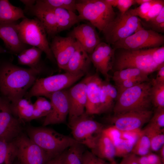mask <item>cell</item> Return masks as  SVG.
<instances>
[{
	"label": "cell",
	"mask_w": 164,
	"mask_h": 164,
	"mask_svg": "<svg viewBox=\"0 0 164 164\" xmlns=\"http://www.w3.org/2000/svg\"><path fill=\"white\" fill-rule=\"evenodd\" d=\"M42 72L18 66L9 61L0 64V92L13 103L23 98Z\"/></svg>",
	"instance_id": "1"
},
{
	"label": "cell",
	"mask_w": 164,
	"mask_h": 164,
	"mask_svg": "<svg viewBox=\"0 0 164 164\" xmlns=\"http://www.w3.org/2000/svg\"><path fill=\"white\" fill-rule=\"evenodd\" d=\"M27 132L29 137L46 153L50 159L78 143L73 137L47 128L31 127L28 129Z\"/></svg>",
	"instance_id": "2"
},
{
	"label": "cell",
	"mask_w": 164,
	"mask_h": 164,
	"mask_svg": "<svg viewBox=\"0 0 164 164\" xmlns=\"http://www.w3.org/2000/svg\"><path fill=\"white\" fill-rule=\"evenodd\" d=\"M151 86L150 80L123 91L117 96L113 109L114 114L131 111L150 110Z\"/></svg>",
	"instance_id": "3"
},
{
	"label": "cell",
	"mask_w": 164,
	"mask_h": 164,
	"mask_svg": "<svg viewBox=\"0 0 164 164\" xmlns=\"http://www.w3.org/2000/svg\"><path fill=\"white\" fill-rule=\"evenodd\" d=\"M76 9L82 20H87L102 31L116 16L113 7L106 0H76Z\"/></svg>",
	"instance_id": "4"
},
{
	"label": "cell",
	"mask_w": 164,
	"mask_h": 164,
	"mask_svg": "<svg viewBox=\"0 0 164 164\" xmlns=\"http://www.w3.org/2000/svg\"><path fill=\"white\" fill-rule=\"evenodd\" d=\"M17 26L19 36L22 43L39 48L45 53L47 59L56 63L47 39L46 31L38 19L26 17L18 23Z\"/></svg>",
	"instance_id": "5"
},
{
	"label": "cell",
	"mask_w": 164,
	"mask_h": 164,
	"mask_svg": "<svg viewBox=\"0 0 164 164\" xmlns=\"http://www.w3.org/2000/svg\"><path fill=\"white\" fill-rule=\"evenodd\" d=\"M143 28L141 19L128 10L115 16L102 32L106 43L111 45Z\"/></svg>",
	"instance_id": "6"
},
{
	"label": "cell",
	"mask_w": 164,
	"mask_h": 164,
	"mask_svg": "<svg viewBox=\"0 0 164 164\" xmlns=\"http://www.w3.org/2000/svg\"><path fill=\"white\" fill-rule=\"evenodd\" d=\"M82 74H74L67 72L37 79L25 94V98L44 96L70 87L83 77Z\"/></svg>",
	"instance_id": "7"
},
{
	"label": "cell",
	"mask_w": 164,
	"mask_h": 164,
	"mask_svg": "<svg viewBox=\"0 0 164 164\" xmlns=\"http://www.w3.org/2000/svg\"><path fill=\"white\" fill-rule=\"evenodd\" d=\"M85 112L69 121L73 138L91 150L104 129L103 125L94 120Z\"/></svg>",
	"instance_id": "8"
},
{
	"label": "cell",
	"mask_w": 164,
	"mask_h": 164,
	"mask_svg": "<svg viewBox=\"0 0 164 164\" xmlns=\"http://www.w3.org/2000/svg\"><path fill=\"white\" fill-rule=\"evenodd\" d=\"M119 49L120 50L117 56L115 55L113 67L115 71L127 68H135L139 69L149 74L157 71L161 67L158 66L153 62L145 49L139 50Z\"/></svg>",
	"instance_id": "9"
},
{
	"label": "cell",
	"mask_w": 164,
	"mask_h": 164,
	"mask_svg": "<svg viewBox=\"0 0 164 164\" xmlns=\"http://www.w3.org/2000/svg\"><path fill=\"white\" fill-rule=\"evenodd\" d=\"M164 43L163 35L143 28L127 37L118 41L112 46L115 50H139L161 46Z\"/></svg>",
	"instance_id": "10"
},
{
	"label": "cell",
	"mask_w": 164,
	"mask_h": 164,
	"mask_svg": "<svg viewBox=\"0 0 164 164\" xmlns=\"http://www.w3.org/2000/svg\"><path fill=\"white\" fill-rule=\"evenodd\" d=\"M12 141L20 164H45L50 160L46 153L25 135L20 134Z\"/></svg>",
	"instance_id": "11"
},
{
	"label": "cell",
	"mask_w": 164,
	"mask_h": 164,
	"mask_svg": "<svg viewBox=\"0 0 164 164\" xmlns=\"http://www.w3.org/2000/svg\"><path fill=\"white\" fill-rule=\"evenodd\" d=\"M10 101L4 96L0 97V140L11 142L20 134L22 123L13 115Z\"/></svg>",
	"instance_id": "12"
},
{
	"label": "cell",
	"mask_w": 164,
	"mask_h": 164,
	"mask_svg": "<svg viewBox=\"0 0 164 164\" xmlns=\"http://www.w3.org/2000/svg\"><path fill=\"white\" fill-rule=\"evenodd\" d=\"M153 112L150 110L131 111L114 115L108 118L113 125L121 131L141 129L148 122Z\"/></svg>",
	"instance_id": "13"
},
{
	"label": "cell",
	"mask_w": 164,
	"mask_h": 164,
	"mask_svg": "<svg viewBox=\"0 0 164 164\" xmlns=\"http://www.w3.org/2000/svg\"><path fill=\"white\" fill-rule=\"evenodd\" d=\"M46 97L50 100L52 109L45 117L43 125L45 126L65 123L69 110L67 90H63L52 93Z\"/></svg>",
	"instance_id": "14"
},
{
	"label": "cell",
	"mask_w": 164,
	"mask_h": 164,
	"mask_svg": "<svg viewBox=\"0 0 164 164\" xmlns=\"http://www.w3.org/2000/svg\"><path fill=\"white\" fill-rule=\"evenodd\" d=\"M116 50L106 43L101 42L95 48L89 56L96 70L109 81V72L113 66Z\"/></svg>",
	"instance_id": "15"
},
{
	"label": "cell",
	"mask_w": 164,
	"mask_h": 164,
	"mask_svg": "<svg viewBox=\"0 0 164 164\" xmlns=\"http://www.w3.org/2000/svg\"><path fill=\"white\" fill-rule=\"evenodd\" d=\"M78 43L73 37L56 35L50 47L59 67L64 70L77 47Z\"/></svg>",
	"instance_id": "16"
},
{
	"label": "cell",
	"mask_w": 164,
	"mask_h": 164,
	"mask_svg": "<svg viewBox=\"0 0 164 164\" xmlns=\"http://www.w3.org/2000/svg\"><path fill=\"white\" fill-rule=\"evenodd\" d=\"M87 77L67 90L69 106V121L85 113L87 103Z\"/></svg>",
	"instance_id": "17"
},
{
	"label": "cell",
	"mask_w": 164,
	"mask_h": 164,
	"mask_svg": "<svg viewBox=\"0 0 164 164\" xmlns=\"http://www.w3.org/2000/svg\"><path fill=\"white\" fill-rule=\"evenodd\" d=\"M96 28L90 23H83L75 27L68 36L74 38L90 54L101 42Z\"/></svg>",
	"instance_id": "18"
},
{
	"label": "cell",
	"mask_w": 164,
	"mask_h": 164,
	"mask_svg": "<svg viewBox=\"0 0 164 164\" xmlns=\"http://www.w3.org/2000/svg\"><path fill=\"white\" fill-rule=\"evenodd\" d=\"M87 77V103L85 112L90 115L100 114V92L103 80L97 74Z\"/></svg>",
	"instance_id": "19"
},
{
	"label": "cell",
	"mask_w": 164,
	"mask_h": 164,
	"mask_svg": "<svg viewBox=\"0 0 164 164\" xmlns=\"http://www.w3.org/2000/svg\"><path fill=\"white\" fill-rule=\"evenodd\" d=\"M16 22L0 24V38L6 48L15 54H19L28 48V45L20 40Z\"/></svg>",
	"instance_id": "20"
},
{
	"label": "cell",
	"mask_w": 164,
	"mask_h": 164,
	"mask_svg": "<svg viewBox=\"0 0 164 164\" xmlns=\"http://www.w3.org/2000/svg\"><path fill=\"white\" fill-rule=\"evenodd\" d=\"M91 63L89 54L78 43L75 51L64 70L73 74L84 75L89 72Z\"/></svg>",
	"instance_id": "21"
},
{
	"label": "cell",
	"mask_w": 164,
	"mask_h": 164,
	"mask_svg": "<svg viewBox=\"0 0 164 164\" xmlns=\"http://www.w3.org/2000/svg\"><path fill=\"white\" fill-rule=\"evenodd\" d=\"M26 8L41 22L48 35L53 37L58 33L56 17L52 9L36 4Z\"/></svg>",
	"instance_id": "22"
},
{
	"label": "cell",
	"mask_w": 164,
	"mask_h": 164,
	"mask_svg": "<svg viewBox=\"0 0 164 164\" xmlns=\"http://www.w3.org/2000/svg\"><path fill=\"white\" fill-rule=\"evenodd\" d=\"M91 152L98 157L110 163L117 164L115 160V147L110 140L102 132L94 147Z\"/></svg>",
	"instance_id": "23"
},
{
	"label": "cell",
	"mask_w": 164,
	"mask_h": 164,
	"mask_svg": "<svg viewBox=\"0 0 164 164\" xmlns=\"http://www.w3.org/2000/svg\"><path fill=\"white\" fill-rule=\"evenodd\" d=\"M118 96L117 89L108 81H103L101 87L100 114L113 109Z\"/></svg>",
	"instance_id": "24"
},
{
	"label": "cell",
	"mask_w": 164,
	"mask_h": 164,
	"mask_svg": "<svg viewBox=\"0 0 164 164\" xmlns=\"http://www.w3.org/2000/svg\"><path fill=\"white\" fill-rule=\"evenodd\" d=\"M43 52L40 49L34 46L25 49L18 54V63L42 72L43 68L41 63V57Z\"/></svg>",
	"instance_id": "25"
},
{
	"label": "cell",
	"mask_w": 164,
	"mask_h": 164,
	"mask_svg": "<svg viewBox=\"0 0 164 164\" xmlns=\"http://www.w3.org/2000/svg\"><path fill=\"white\" fill-rule=\"evenodd\" d=\"M10 108L13 116L22 123L32 120L33 105L30 99L23 98L10 102Z\"/></svg>",
	"instance_id": "26"
},
{
	"label": "cell",
	"mask_w": 164,
	"mask_h": 164,
	"mask_svg": "<svg viewBox=\"0 0 164 164\" xmlns=\"http://www.w3.org/2000/svg\"><path fill=\"white\" fill-rule=\"evenodd\" d=\"M52 9L56 17L58 33L70 29L82 21L78 15L72 11L61 8Z\"/></svg>",
	"instance_id": "27"
},
{
	"label": "cell",
	"mask_w": 164,
	"mask_h": 164,
	"mask_svg": "<svg viewBox=\"0 0 164 164\" xmlns=\"http://www.w3.org/2000/svg\"><path fill=\"white\" fill-rule=\"evenodd\" d=\"M26 18L22 9L13 5L8 0H0V24L15 22Z\"/></svg>",
	"instance_id": "28"
},
{
	"label": "cell",
	"mask_w": 164,
	"mask_h": 164,
	"mask_svg": "<svg viewBox=\"0 0 164 164\" xmlns=\"http://www.w3.org/2000/svg\"><path fill=\"white\" fill-rule=\"evenodd\" d=\"M142 131L149 138L151 151H159L164 145V129H160L148 123Z\"/></svg>",
	"instance_id": "29"
},
{
	"label": "cell",
	"mask_w": 164,
	"mask_h": 164,
	"mask_svg": "<svg viewBox=\"0 0 164 164\" xmlns=\"http://www.w3.org/2000/svg\"><path fill=\"white\" fill-rule=\"evenodd\" d=\"M85 151L84 145L79 143L70 146L65 151L63 164H83Z\"/></svg>",
	"instance_id": "30"
},
{
	"label": "cell",
	"mask_w": 164,
	"mask_h": 164,
	"mask_svg": "<svg viewBox=\"0 0 164 164\" xmlns=\"http://www.w3.org/2000/svg\"><path fill=\"white\" fill-rule=\"evenodd\" d=\"M16 158L15 149L12 141L0 140V164H14Z\"/></svg>",
	"instance_id": "31"
},
{
	"label": "cell",
	"mask_w": 164,
	"mask_h": 164,
	"mask_svg": "<svg viewBox=\"0 0 164 164\" xmlns=\"http://www.w3.org/2000/svg\"><path fill=\"white\" fill-rule=\"evenodd\" d=\"M149 75L138 69L127 68L115 71L111 77L116 85L126 80Z\"/></svg>",
	"instance_id": "32"
},
{
	"label": "cell",
	"mask_w": 164,
	"mask_h": 164,
	"mask_svg": "<svg viewBox=\"0 0 164 164\" xmlns=\"http://www.w3.org/2000/svg\"><path fill=\"white\" fill-rule=\"evenodd\" d=\"M36 4L51 9H64L75 13L76 11L75 0H38Z\"/></svg>",
	"instance_id": "33"
},
{
	"label": "cell",
	"mask_w": 164,
	"mask_h": 164,
	"mask_svg": "<svg viewBox=\"0 0 164 164\" xmlns=\"http://www.w3.org/2000/svg\"><path fill=\"white\" fill-rule=\"evenodd\" d=\"M150 95L152 104L156 108H164V83L151 80Z\"/></svg>",
	"instance_id": "34"
},
{
	"label": "cell",
	"mask_w": 164,
	"mask_h": 164,
	"mask_svg": "<svg viewBox=\"0 0 164 164\" xmlns=\"http://www.w3.org/2000/svg\"><path fill=\"white\" fill-rule=\"evenodd\" d=\"M33 105V112L32 120L46 117L51 112L52 106L50 101L42 96L37 97Z\"/></svg>",
	"instance_id": "35"
},
{
	"label": "cell",
	"mask_w": 164,
	"mask_h": 164,
	"mask_svg": "<svg viewBox=\"0 0 164 164\" xmlns=\"http://www.w3.org/2000/svg\"><path fill=\"white\" fill-rule=\"evenodd\" d=\"M150 140L148 136L142 130V133L135 144L132 153L136 155H146L151 152Z\"/></svg>",
	"instance_id": "36"
},
{
	"label": "cell",
	"mask_w": 164,
	"mask_h": 164,
	"mask_svg": "<svg viewBox=\"0 0 164 164\" xmlns=\"http://www.w3.org/2000/svg\"><path fill=\"white\" fill-rule=\"evenodd\" d=\"M142 25L149 28L150 29L158 33L164 32V7L160 13L154 18L148 21L143 22Z\"/></svg>",
	"instance_id": "37"
},
{
	"label": "cell",
	"mask_w": 164,
	"mask_h": 164,
	"mask_svg": "<svg viewBox=\"0 0 164 164\" xmlns=\"http://www.w3.org/2000/svg\"><path fill=\"white\" fill-rule=\"evenodd\" d=\"M150 80L148 76L134 78L124 81L115 85L118 91V96L124 90L144 82Z\"/></svg>",
	"instance_id": "38"
},
{
	"label": "cell",
	"mask_w": 164,
	"mask_h": 164,
	"mask_svg": "<svg viewBox=\"0 0 164 164\" xmlns=\"http://www.w3.org/2000/svg\"><path fill=\"white\" fill-rule=\"evenodd\" d=\"M134 144L122 139L114 145L115 157L122 158L132 153Z\"/></svg>",
	"instance_id": "39"
},
{
	"label": "cell",
	"mask_w": 164,
	"mask_h": 164,
	"mask_svg": "<svg viewBox=\"0 0 164 164\" xmlns=\"http://www.w3.org/2000/svg\"><path fill=\"white\" fill-rule=\"evenodd\" d=\"M153 62L160 67L164 65V47L161 46L145 49Z\"/></svg>",
	"instance_id": "40"
},
{
	"label": "cell",
	"mask_w": 164,
	"mask_h": 164,
	"mask_svg": "<svg viewBox=\"0 0 164 164\" xmlns=\"http://www.w3.org/2000/svg\"><path fill=\"white\" fill-rule=\"evenodd\" d=\"M102 133L110 140L114 146L122 139V131L113 125L104 128Z\"/></svg>",
	"instance_id": "41"
},
{
	"label": "cell",
	"mask_w": 164,
	"mask_h": 164,
	"mask_svg": "<svg viewBox=\"0 0 164 164\" xmlns=\"http://www.w3.org/2000/svg\"><path fill=\"white\" fill-rule=\"evenodd\" d=\"M113 7H117L120 13L126 12L132 5L136 4L135 0H106Z\"/></svg>",
	"instance_id": "42"
},
{
	"label": "cell",
	"mask_w": 164,
	"mask_h": 164,
	"mask_svg": "<svg viewBox=\"0 0 164 164\" xmlns=\"http://www.w3.org/2000/svg\"><path fill=\"white\" fill-rule=\"evenodd\" d=\"M156 1L149 0L148 2L140 5L139 7L134 9H129L128 11L132 15L142 19Z\"/></svg>",
	"instance_id": "43"
},
{
	"label": "cell",
	"mask_w": 164,
	"mask_h": 164,
	"mask_svg": "<svg viewBox=\"0 0 164 164\" xmlns=\"http://www.w3.org/2000/svg\"><path fill=\"white\" fill-rule=\"evenodd\" d=\"M149 123L160 129H164V108H156Z\"/></svg>",
	"instance_id": "44"
},
{
	"label": "cell",
	"mask_w": 164,
	"mask_h": 164,
	"mask_svg": "<svg viewBox=\"0 0 164 164\" xmlns=\"http://www.w3.org/2000/svg\"><path fill=\"white\" fill-rule=\"evenodd\" d=\"M82 162L83 164H114L98 157L88 150H85L83 154Z\"/></svg>",
	"instance_id": "45"
},
{
	"label": "cell",
	"mask_w": 164,
	"mask_h": 164,
	"mask_svg": "<svg viewBox=\"0 0 164 164\" xmlns=\"http://www.w3.org/2000/svg\"><path fill=\"white\" fill-rule=\"evenodd\" d=\"M164 7V1L157 0L142 19L148 21L154 18L160 13Z\"/></svg>",
	"instance_id": "46"
},
{
	"label": "cell",
	"mask_w": 164,
	"mask_h": 164,
	"mask_svg": "<svg viewBox=\"0 0 164 164\" xmlns=\"http://www.w3.org/2000/svg\"><path fill=\"white\" fill-rule=\"evenodd\" d=\"M141 133V129L122 131V139L128 140L135 144Z\"/></svg>",
	"instance_id": "47"
},
{
	"label": "cell",
	"mask_w": 164,
	"mask_h": 164,
	"mask_svg": "<svg viewBox=\"0 0 164 164\" xmlns=\"http://www.w3.org/2000/svg\"><path fill=\"white\" fill-rule=\"evenodd\" d=\"M119 164H138L137 156L131 153L123 157Z\"/></svg>",
	"instance_id": "48"
},
{
	"label": "cell",
	"mask_w": 164,
	"mask_h": 164,
	"mask_svg": "<svg viewBox=\"0 0 164 164\" xmlns=\"http://www.w3.org/2000/svg\"><path fill=\"white\" fill-rule=\"evenodd\" d=\"M147 156L149 164H163L159 156L155 153L150 152Z\"/></svg>",
	"instance_id": "49"
},
{
	"label": "cell",
	"mask_w": 164,
	"mask_h": 164,
	"mask_svg": "<svg viewBox=\"0 0 164 164\" xmlns=\"http://www.w3.org/2000/svg\"><path fill=\"white\" fill-rule=\"evenodd\" d=\"M65 151L61 154L49 160L45 164H63Z\"/></svg>",
	"instance_id": "50"
},
{
	"label": "cell",
	"mask_w": 164,
	"mask_h": 164,
	"mask_svg": "<svg viewBox=\"0 0 164 164\" xmlns=\"http://www.w3.org/2000/svg\"><path fill=\"white\" fill-rule=\"evenodd\" d=\"M156 77L154 80L159 83H164V65L160 67L157 70Z\"/></svg>",
	"instance_id": "51"
},
{
	"label": "cell",
	"mask_w": 164,
	"mask_h": 164,
	"mask_svg": "<svg viewBox=\"0 0 164 164\" xmlns=\"http://www.w3.org/2000/svg\"><path fill=\"white\" fill-rule=\"evenodd\" d=\"M20 1L25 5L26 8H27L34 5L36 4V0H21Z\"/></svg>",
	"instance_id": "52"
},
{
	"label": "cell",
	"mask_w": 164,
	"mask_h": 164,
	"mask_svg": "<svg viewBox=\"0 0 164 164\" xmlns=\"http://www.w3.org/2000/svg\"><path fill=\"white\" fill-rule=\"evenodd\" d=\"M138 164H149L146 155L137 156Z\"/></svg>",
	"instance_id": "53"
},
{
	"label": "cell",
	"mask_w": 164,
	"mask_h": 164,
	"mask_svg": "<svg viewBox=\"0 0 164 164\" xmlns=\"http://www.w3.org/2000/svg\"><path fill=\"white\" fill-rule=\"evenodd\" d=\"M160 158L163 163L164 162V145H163L159 151Z\"/></svg>",
	"instance_id": "54"
},
{
	"label": "cell",
	"mask_w": 164,
	"mask_h": 164,
	"mask_svg": "<svg viewBox=\"0 0 164 164\" xmlns=\"http://www.w3.org/2000/svg\"><path fill=\"white\" fill-rule=\"evenodd\" d=\"M149 1V0H135L136 4L140 5L148 2Z\"/></svg>",
	"instance_id": "55"
},
{
	"label": "cell",
	"mask_w": 164,
	"mask_h": 164,
	"mask_svg": "<svg viewBox=\"0 0 164 164\" xmlns=\"http://www.w3.org/2000/svg\"><path fill=\"white\" fill-rule=\"evenodd\" d=\"M6 50L2 47L0 46V54L6 52Z\"/></svg>",
	"instance_id": "56"
},
{
	"label": "cell",
	"mask_w": 164,
	"mask_h": 164,
	"mask_svg": "<svg viewBox=\"0 0 164 164\" xmlns=\"http://www.w3.org/2000/svg\"><path fill=\"white\" fill-rule=\"evenodd\" d=\"M20 164V163H19H19H17V164Z\"/></svg>",
	"instance_id": "57"
},
{
	"label": "cell",
	"mask_w": 164,
	"mask_h": 164,
	"mask_svg": "<svg viewBox=\"0 0 164 164\" xmlns=\"http://www.w3.org/2000/svg\"></svg>",
	"instance_id": "58"
}]
</instances>
